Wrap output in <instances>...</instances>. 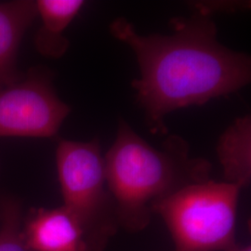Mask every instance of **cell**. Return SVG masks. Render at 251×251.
<instances>
[{
	"mask_svg": "<svg viewBox=\"0 0 251 251\" xmlns=\"http://www.w3.org/2000/svg\"><path fill=\"white\" fill-rule=\"evenodd\" d=\"M56 166L63 206L80 223L91 251H103L119 225L99 140H61L56 149Z\"/></svg>",
	"mask_w": 251,
	"mask_h": 251,
	"instance_id": "obj_4",
	"label": "cell"
},
{
	"mask_svg": "<svg viewBox=\"0 0 251 251\" xmlns=\"http://www.w3.org/2000/svg\"><path fill=\"white\" fill-rule=\"evenodd\" d=\"M41 25L35 36L36 50L47 58L63 57L69 48L64 31L85 5L83 0H37Z\"/></svg>",
	"mask_w": 251,
	"mask_h": 251,
	"instance_id": "obj_8",
	"label": "cell"
},
{
	"mask_svg": "<svg viewBox=\"0 0 251 251\" xmlns=\"http://www.w3.org/2000/svg\"><path fill=\"white\" fill-rule=\"evenodd\" d=\"M193 12L211 17L216 12H235L251 8V2L247 1H194L189 2Z\"/></svg>",
	"mask_w": 251,
	"mask_h": 251,
	"instance_id": "obj_11",
	"label": "cell"
},
{
	"mask_svg": "<svg viewBox=\"0 0 251 251\" xmlns=\"http://www.w3.org/2000/svg\"><path fill=\"white\" fill-rule=\"evenodd\" d=\"M217 155L223 167L225 181L240 188L250 185L251 179V117L234 120L217 144Z\"/></svg>",
	"mask_w": 251,
	"mask_h": 251,
	"instance_id": "obj_9",
	"label": "cell"
},
{
	"mask_svg": "<svg viewBox=\"0 0 251 251\" xmlns=\"http://www.w3.org/2000/svg\"><path fill=\"white\" fill-rule=\"evenodd\" d=\"M21 210L14 202L3 206L0 225V251H28L23 238Z\"/></svg>",
	"mask_w": 251,
	"mask_h": 251,
	"instance_id": "obj_10",
	"label": "cell"
},
{
	"mask_svg": "<svg viewBox=\"0 0 251 251\" xmlns=\"http://www.w3.org/2000/svg\"><path fill=\"white\" fill-rule=\"evenodd\" d=\"M70 112L47 70H33L0 85V137L51 138Z\"/></svg>",
	"mask_w": 251,
	"mask_h": 251,
	"instance_id": "obj_5",
	"label": "cell"
},
{
	"mask_svg": "<svg viewBox=\"0 0 251 251\" xmlns=\"http://www.w3.org/2000/svg\"><path fill=\"white\" fill-rule=\"evenodd\" d=\"M171 35H140L126 19L114 20L112 36L134 51L141 76L131 86L154 133H166L171 112L241 90L251 79V57L222 45L211 17L193 12L171 19Z\"/></svg>",
	"mask_w": 251,
	"mask_h": 251,
	"instance_id": "obj_1",
	"label": "cell"
},
{
	"mask_svg": "<svg viewBox=\"0 0 251 251\" xmlns=\"http://www.w3.org/2000/svg\"><path fill=\"white\" fill-rule=\"evenodd\" d=\"M242 189L212 179L193 183L155 203L174 243V251H233Z\"/></svg>",
	"mask_w": 251,
	"mask_h": 251,
	"instance_id": "obj_3",
	"label": "cell"
},
{
	"mask_svg": "<svg viewBox=\"0 0 251 251\" xmlns=\"http://www.w3.org/2000/svg\"><path fill=\"white\" fill-rule=\"evenodd\" d=\"M37 17L36 1L0 2V85L18 80L19 48L27 29Z\"/></svg>",
	"mask_w": 251,
	"mask_h": 251,
	"instance_id": "obj_7",
	"label": "cell"
},
{
	"mask_svg": "<svg viewBox=\"0 0 251 251\" xmlns=\"http://www.w3.org/2000/svg\"><path fill=\"white\" fill-rule=\"evenodd\" d=\"M233 251H251V245H239L234 248Z\"/></svg>",
	"mask_w": 251,
	"mask_h": 251,
	"instance_id": "obj_12",
	"label": "cell"
},
{
	"mask_svg": "<svg viewBox=\"0 0 251 251\" xmlns=\"http://www.w3.org/2000/svg\"><path fill=\"white\" fill-rule=\"evenodd\" d=\"M23 238L28 251H92L80 223L63 206L33 209Z\"/></svg>",
	"mask_w": 251,
	"mask_h": 251,
	"instance_id": "obj_6",
	"label": "cell"
},
{
	"mask_svg": "<svg viewBox=\"0 0 251 251\" xmlns=\"http://www.w3.org/2000/svg\"><path fill=\"white\" fill-rule=\"evenodd\" d=\"M189 152L188 143L177 135L169 136L162 149H155L119 119L117 138L103 157L119 226L132 233L144 230L155 203L210 179V162L191 157Z\"/></svg>",
	"mask_w": 251,
	"mask_h": 251,
	"instance_id": "obj_2",
	"label": "cell"
}]
</instances>
